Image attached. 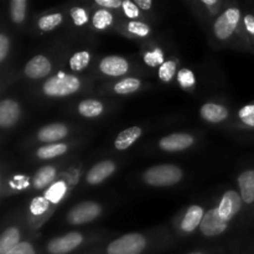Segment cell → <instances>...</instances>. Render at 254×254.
I'll use <instances>...</instances> for the list:
<instances>
[{"instance_id":"1","label":"cell","mask_w":254,"mask_h":254,"mask_svg":"<svg viewBox=\"0 0 254 254\" xmlns=\"http://www.w3.org/2000/svg\"><path fill=\"white\" fill-rule=\"evenodd\" d=\"M183 179V170L173 164H163L149 168L143 174L145 184L156 188H165L178 184Z\"/></svg>"},{"instance_id":"2","label":"cell","mask_w":254,"mask_h":254,"mask_svg":"<svg viewBox=\"0 0 254 254\" xmlns=\"http://www.w3.org/2000/svg\"><path fill=\"white\" fill-rule=\"evenodd\" d=\"M81 88V81L73 74L59 73L44 83V93L49 97H66Z\"/></svg>"},{"instance_id":"3","label":"cell","mask_w":254,"mask_h":254,"mask_svg":"<svg viewBox=\"0 0 254 254\" xmlns=\"http://www.w3.org/2000/svg\"><path fill=\"white\" fill-rule=\"evenodd\" d=\"M148 241L140 233H128L109 243L106 254H141L146 250Z\"/></svg>"},{"instance_id":"4","label":"cell","mask_w":254,"mask_h":254,"mask_svg":"<svg viewBox=\"0 0 254 254\" xmlns=\"http://www.w3.org/2000/svg\"><path fill=\"white\" fill-rule=\"evenodd\" d=\"M241 20V11L237 7H230L215 21L213 32L220 40L230 39L236 31Z\"/></svg>"},{"instance_id":"5","label":"cell","mask_w":254,"mask_h":254,"mask_svg":"<svg viewBox=\"0 0 254 254\" xmlns=\"http://www.w3.org/2000/svg\"><path fill=\"white\" fill-rule=\"evenodd\" d=\"M102 212V208L98 203L86 201L74 206L67 215V221L71 225H84L91 221H94Z\"/></svg>"},{"instance_id":"6","label":"cell","mask_w":254,"mask_h":254,"mask_svg":"<svg viewBox=\"0 0 254 254\" xmlns=\"http://www.w3.org/2000/svg\"><path fill=\"white\" fill-rule=\"evenodd\" d=\"M83 243V236L78 232H69L56 237L47 243L46 251L49 254H68L76 251Z\"/></svg>"},{"instance_id":"7","label":"cell","mask_w":254,"mask_h":254,"mask_svg":"<svg viewBox=\"0 0 254 254\" xmlns=\"http://www.w3.org/2000/svg\"><path fill=\"white\" fill-rule=\"evenodd\" d=\"M227 226L228 222L221 217L218 207H215L205 213L202 221H201L200 230L206 237H216V236L222 235L227 230Z\"/></svg>"},{"instance_id":"8","label":"cell","mask_w":254,"mask_h":254,"mask_svg":"<svg viewBox=\"0 0 254 254\" xmlns=\"http://www.w3.org/2000/svg\"><path fill=\"white\" fill-rule=\"evenodd\" d=\"M242 197L236 191L230 190L222 196L221 202L218 205V212L225 221L230 222L242 207Z\"/></svg>"},{"instance_id":"9","label":"cell","mask_w":254,"mask_h":254,"mask_svg":"<svg viewBox=\"0 0 254 254\" xmlns=\"http://www.w3.org/2000/svg\"><path fill=\"white\" fill-rule=\"evenodd\" d=\"M195 139L192 135L186 133H175L164 136L159 141V148L165 151H180L189 149L193 144Z\"/></svg>"},{"instance_id":"10","label":"cell","mask_w":254,"mask_h":254,"mask_svg":"<svg viewBox=\"0 0 254 254\" xmlns=\"http://www.w3.org/2000/svg\"><path fill=\"white\" fill-rule=\"evenodd\" d=\"M52 64L46 56H35L25 66V74L31 79H40L46 77L51 72Z\"/></svg>"},{"instance_id":"11","label":"cell","mask_w":254,"mask_h":254,"mask_svg":"<svg viewBox=\"0 0 254 254\" xmlns=\"http://www.w3.org/2000/svg\"><path fill=\"white\" fill-rule=\"evenodd\" d=\"M99 69L107 76L119 77L129 71V64L124 57L107 56L99 64Z\"/></svg>"},{"instance_id":"12","label":"cell","mask_w":254,"mask_h":254,"mask_svg":"<svg viewBox=\"0 0 254 254\" xmlns=\"http://www.w3.org/2000/svg\"><path fill=\"white\" fill-rule=\"evenodd\" d=\"M21 116V109L17 102L12 99H4L0 103V126L2 128H10L15 126Z\"/></svg>"},{"instance_id":"13","label":"cell","mask_w":254,"mask_h":254,"mask_svg":"<svg viewBox=\"0 0 254 254\" xmlns=\"http://www.w3.org/2000/svg\"><path fill=\"white\" fill-rule=\"evenodd\" d=\"M116 171V164L111 160H103L96 164L91 170L87 173L86 180L89 185H98L108 179Z\"/></svg>"},{"instance_id":"14","label":"cell","mask_w":254,"mask_h":254,"mask_svg":"<svg viewBox=\"0 0 254 254\" xmlns=\"http://www.w3.org/2000/svg\"><path fill=\"white\" fill-rule=\"evenodd\" d=\"M68 134V129L64 124L54 123L44 127L37 133V139L42 143L55 144V141H60L61 139L66 138Z\"/></svg>"},{"instance_id":"15","label":"cell","mask_w":254,"mask_h":254,"mask_svg":"<svg viewBox=\"0 0 254 254\" xmlns=\"http://www.w3.org/2000/svg\"><path fill=\"white\" fill-rule=\"evenodd\" d=\"M203 216H205V213H203V208L201 206H190L188 211H186L183 221H181V230L184 232H192V231H195L201 225Z\"/></svg>"},{"instance_id":"16","label":"cell","mask_w":254,"mask_h":254,"mask_svg":"<svg viewBox=\"0 0 254 254\" xmlns=\"http://www.w3.org/2000/svg\"><path fill=\"white\" fill-rule=\"evenodd\" d=\"M241 197L246 203L254 202V170H246L238 176Z\"/></svg>"},{"instance_id":"17","label":"cell","mask_w":254,"mask_h":254,"mask_svg":"<svg viewBox=\"0 0 254 254\" xmlns=\"http://www.w3.org/2000/svg\"><path fill=\"white\" fill-rule=\"evenodd\" d=\"M201 117L210 123H220L228 117V111L226 107L216 103H206L201 107Z\"/></svg>"},{"instance_id":"18","label":"cell","mask_w":254,"mask_h":254,"mask_svg":"<svg viewBox=\"0 0 254 254\" xmlns=\"http://www.w3.org/2000/svg\"><path fill=\"white\" fill-rule=\"evenodd\" d=\"M141 135V128L140 127H130V128L124 129L123 131L117 135L116 141H114V146L117 150H127L129 146L133 145Z\"/></svg>"},{"instance_id":"19","label":"cell","mask_w":254,"mask_h":254,"mask_svg":"<svg viewBox=\"0 0 254 254\" xmlns=\"http://www.w3.org/2000/svg\"><path fill=\"white\" fill-rule=\"evenodd\" d=\"M21 235L16 227H10L2 232L0 237V254L9 253L12 248L16 247L21 241Z\"/></svg>"},{"instance_id":"20","label":"cell","mask_w":254,"mask_h":254,"mask_svg":"<svg viewBox=\"0 0 254 254\" xmlns=\"http://www.w3.org/2000/svg\"><path fill=\"white\" fill-rule=\"evenodd\" d=\"M103 112V104L97 99H84L78 104V113L84 118H96Z\"/></svg>"},{"instance_id":"21","label":"cell","mask_w":254,"mask_h":254,"mask_svg":"<svg viewBox=\"0 0 254 254\" xmlns=\"http://www.w3.org/2000/svg\"><path fill=\"white\" fill-rule=\"evenodd\" d=\"M56 176V169L54 166H44L36 173L34 178V186L36 190H42L54 181Z\"/></svg>"},{"instance_id":"22","label":"cell","mask_w":254,"mask_h":254,"mask_svg":"<svg viewBox=\"0 0 254 254\" xmlns=\"http://www.w3.org/2000/svg\"><path fill=\"white\" fill-rule=\"evenodd\" d=\"M67 151V145L64 143H55V144H47V145L41 146L37 150L36 155L37 158L42 159V160H49V159H54L56 156L62 155Z\"/></svg>"},{"instance_id":"23","label":"cell","mask_w":254,"mask_h":254,"mask_svg":"<svg viewBox=\"0 0 254 254\" xmlns=\"http://www.w3.org/2000/svg\"><path fill=\"white\" fill-rule=\"evenodd\" d=\"M141 86V82L138 78H134V77H128V78H124L122 81H119L118 83L114 86V92L118 94H129L133 93V92L138 91Z\"/></svg>"},{"instance_id":"24","label":"cell","mask_w":254,"mask_h":254,"mask_svg":"<svg viewBox=\"0 0 254 254\" xmlns=\"http://www.w3.org/2000/svg\"><path fill=\"white\" fill-rule=\"evenodd\" d=\"M62 14L60 12H55V14H49L45 15V16L40 17V20L37 21V26L42 31H51L55 27L59 26L62 22Z\"/></svg>"},{"instance_id":"25","label":"cell","mask_w":254,"mask_h":254,"mask_svg":"<svg viewBox=\"0 0 254 254\" xmlns=\"http://www.w3.org/2000/svg\"><path fill=\"white\" fill-rule=\"evenodd\" d=\"M26 0H12L10 2V15H11L12 21L16 24L24 21L25 15H26Z\"/></svg>"},{"instance_id":"26","label":"cell","mask_w":254,"mask_h":254,"mask_svg":"<svg viewBox=\"0 0 254 254\" xmlns=\"http://www.w3.org/2000/svg\"><path fill=\"white\" fill-rule=\"evenodd\" d=\"M89 62H91V54L88 51H79L69 59V67L73 71H83Z\"/></svg>"},{"instance_id":"27","label":"cell","mask_w":254,"mask_h":254,"mask_svg":"<svg viewBox=\"0 0 254 254\" xmlns=\"http://www.w3.org/2000/svg\"><path fill=\"white\" fill-rule=\"evenodd\" d=\"M92 22H93V26L98 30H104L107 27H109L113 22V16H112L111 12L106 9L98 10L96 14L93 15V19H92Z\"/></svg>"},{"instance_id":"28","label":"cell","mask_w":254,"mask_h":254,"mask_svg":"<svg viewBox=\"0 0 254 254\" xmlns=\"http://www.w3.org/2000/svg\"><path fill=\"white\" fill-rule=\"evenodd\" d=\"M66 193V184L64 181H59V183H55L49 190L46 191V195L45 197L50 201L51 203H59L62 200V197Z\"/></svg>"},{"instance_id":"29","label":"cell","mask_w":254,"mask_h":254,"mask_svg":"<svg viewBox=\"0 0 254 254\" xmlns=\"http://www.w3.org/2000/svg\"><path fill=\"white\" fill-rule=\"evenodd\" d=\"M176 72V62L175 61H166L159 68V77L161 81L170 82L173 77L175 76Z\"/></svg>"},{"instance_id":"30","label":"cell","mask_w":254,"mask_h":254,"mask_svg":"<svg viewBox=\"0 0 254 254\" xmlns=\"http://www.w3.org/2000/svg\"><path fill=\"white\" fill-rule=\"evenodd\" d=\"M50 201L46 197H35L32 200L31 205H30V211H31L32 215L40 216L42 213H45L47 211L50 206Z\"/></svg>"},{"instance_id":"31","label":"cell","mask_w":254,"mask_h":254,"mask_svg":"<svg viewBox=\"0 0 254 254\" xmlns=\"http://www.w3.org/2000/svg\"><path fill=\"white\" fill-rule=\"evenodd\" d=\"M127 29H128L129 32L140 37L148 36L149 32H150V27H149L148 25L144 24V22L141 21H135V20L129 22V24L127 25Z\"/></svg>"},{"instance_id":"32","label":"cell","mask_w":254,"mask_h":254,"mask_svg":"<svg viewBox=\"0 0 254 254\" xmlns=\"http://www.w3.org/2000/svg\"><path fill=\"white\" fill-rule=\"evenodd\" d=\"M178 81L181 84V87L185 89L191 88L195 84V74L191 69L183 68L178 74Z\"/></svg>"},{"instance_id":"33","label":"cell","mask_w":254,"mask_h":254,"mask_svg":"<svg viewBox=\"0 0 254 254\" xmlns=\"http://www.w3.org/2000/svg\"><path fill=\"white\" fill-rule=\"evenodd\" d=\"M240 119L246 124V126L254 128V104H248L245 106L238 113Z\"/></svg>"},{"instance_id":"34","label":"cell","mask_w":254,"mask_h":254,"mask_svg":"<svg viewBox=\"0 0 254 254\" xmlns=\"http://www.w3.org/2000/svg\"><path fill=\"white\" fill-rule=\"evenodd\" d=\"M144 61H145L146 64L153 67L158 66V64H163V52H161L160 49H155L154 51L148 52V54L145 55V57H144Z\"/></svg>"},{"instance_id":"35","label":"cell","mask_w":254,"mask_h":254,"mask_svg":"<svg viewBox=\"0 0 254 254\" xmlns=\"http://www.w3.org/2000/svg\"><path fill=\"white\" fill-rule=\"evenodd\" d=\"M71 16L77 26H82V25H84L88 21V16H87L86 10L82 9V7H72Z\"/></svg>"},{"instance_id":"36","label":"cell","mask_w":254,"mask_h":254,"mask_svg":"<svg viewBox=\"0 0 254 254\" xmlns=\"http://www.w3.org/2000/svg\"><path fill=\"white\" fill-rule=\"evenodd\" d=\"M6 254H37V253L31 243L20 242L16 247L12 248V250Z\"/></svg>"},{"instance_id":"37","label":"cell","mask_w":254,"mask_h":254,"mask_svg":"<svg viewBox=\"0 0 254 254\" xmlns=\"http://www.w3.org/2000/svg\"><path fill=\"white\" fill-rule=\"evenodd\" d=\"M123 10L124 14L129 17V19H134V17L139 16V10L138 6L135 5V2H131L129 0L123 1Z\"/></svg>"},{"instance_id":"38","label":"cell","mask_w":254,"mask_h":254,"mask_svg":"<svg viewBox=\"0 0 254 254\" xmlns=\"http://www.w3.org/2000/svg\"><path fill=\"white\" fill-rule=\"evenodd\" d=\"M10 50V42L9 37L5 34L0 35V61H4L6 59L7 54H9Z\"/></svg>"},{"instance_id":"39","label":"cell","mask_w":254,"mask_h":254,"mask_svg":"<svg viewBox=\"0 0 254 254\" xmlns=\"http://www.w3.org/2000/svg\"><path fill=\"white\" fill-rule=\"evenodd\" d=\"M96 2L104 9H117L123 6V1L121 0H96Z\"/></svg>"},{"instance_id":"40","label":"cell","mask_w":254,"mask_h":254,"mask_svg":"<svg viewBox=\"0 0 254 254\" xmlns=\"http://www.w3.org/2000/svg\"><path fill=\"white\" fill-rule=\"evenodd\" d=\"M243 22H245V26H246V29H247V31L254 36V16L253 15H246L245 19H243Z\"/></svg>"},{"instance_id":"41","label":"cell","mask_w":254,"mask_h":254,"mask_svg":"<svg viewBox=\"0 0 254 254\" xmlns=\"http://www.w3.org/2000/svg\"><path fill=\"white\" fill-rule=\"evenodd\" d=\"M135 5L138 7H140L141 10H149L151 7V5H153V2L150 0H136Z\"/></svg>"},{"instance_id":"42","label":"cell","mask_w":254,"mask_h":254,"mask_svg":"<svg viewBox=\"0 0 254 254\" xmlns=\"http://www.w3.org/2000/svg\"><path fill=\"white\" fill-rule=\"evenodd\" d=\"M203 4H206V5H215V4H217V2H216V1H208V0H205V1H203Z\"/></svg>"},{"instance_id":"43","label":"cell","mask_w":254,"mask_h":254,"mask_svg":"<svg viewBox=\"0 0 254 254\" xmlns=\"http://www.w3.org/2000/svg\"><path fill=\"white\" fill-rule=\"evenodd\" d=\"M188 254H206V253L200 252V251H196V252H191V253H188Z\"/></svg>"}]
</instances>
